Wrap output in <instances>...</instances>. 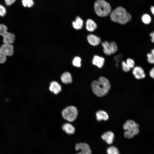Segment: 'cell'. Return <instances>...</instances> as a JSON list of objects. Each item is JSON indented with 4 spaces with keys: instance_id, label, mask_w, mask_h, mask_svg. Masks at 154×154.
Instances as JSON below:
<instances>
[{
    "instance_id": "1",
    "label": "cell",
    "mask_w": 154,
    "mask_h": 154,
    "mask_svg": "<svg viewBox=\"0 0 154 154\" xmlns=\"http://www.w3.org/2000/svg\"><path fill=\"white\" fill-rule=\"evenodd\" d=\"M91 86L94 94L99 97H103L107 94L111 87L109 80L103 76L99 77L98 80H93Z\"/></svg>"
},
{
    "instance_id": "2",
    "label": "cell",
    "mask_w": 154,
    "mask_h": 154,
    "mask_svg": "<svg viewBox=\"0 0 154 154\" xmlns=\"http://www.w3.org/2000/svg\"><path fill=\"white\" fill-rule=\"evenodd\" d=\"M110 16L112 21L123 25L129 22L132 18L131 15L122 7H117L112 10Z\"/></svg>"
},
{
    "instance_id": "3",
    "label": "cell",
    "mask_w": 154,
    "mask_h": 154,
    "mask_svg": "<svg viewBox=\"0 0 154 154\" xmlns=\"http://www.w3.org/2000/svg\"><path fill=\"white\" fill-rule=\"evenodd\" d=\"M123 128L125 131L124 136L129 139L133 138L139 132V124L132 120L126 121L123 125Z\"/></svg>"
},
{
    "instance_id": "4",
    "label": "cell",
    "mask_w": 154,
    "mask_h": 154,
    "mask_svg": "<svg viewBox=\"0 0 154 154\" xmlns=\"http://www.w3.org/2000/svg\"><path fill=\"white\" fill-rule=\"evenodd\" d=\"M94 8L97 15L100 17H106L111 12L110 5L104 0L96 1L94 3Z\"/></svg>"
},
{
    "instance_id": "5",
    "label": "cell",
    "mask_w": 154,
    "mask_h": 154,
    "mask_svg": "<svg viewBox=\"0 0 154 154\" xmlns=\"http://www.w3.org/2000/svg\"><path fill=\"white\" fill-rule=\"evenodd\" d=\"M78 114L77 109L73 106L66 107L63 110L62 113L64 119L70 122H72L76 119Z\"/></svg>"
},
{
    "instance_id": "6",
    "label": "cell",
    "mask_w": 154,
    "mask_h": 154,
    "mask_svg": "<svg viewBox=\"0 0 154 154\" xmlns=\"http://www.w3.org/2000/svg\"><path fill=\"white\" fill-rule=\"evenodd\" d=\"M7 27L3 24H0V35L3 37L4 43L12 44L15 40V36L14 34L7 31Z\"/></svg>"
},
{
    "instance_id": "7",
    "label": "cell",
    "mask_w": 154,
    "mask_h": 154,
    "mask_svg": "<svg viewBox=\"0 0 154 154\" xmlns=\"http://www.w3.org/2000/svg\"><path fill=\"white\" fill-rule=\"evenodd\" d=\"M101 45L104 53L107 56L114 54L118 50L117 45L114 41L109 42L105 40L101 43Z\"/></svg>"
},
{
    "instance_id": "8",
    "label": "cell",
    "mask_w": 154,
    "mask_h": 154,
    "mask_svg": "<svg viewBox=\"0 0 154 154\" xmlns=\"http://www.w3.org/2000/svg\"><path fill=\"white\" fill-rule=\"evenodd\" d=\"M76 151L80 152L76 154H91V151L89 146L85 143H77L75 146Z\"/></svg>"
},
{
    "instance_id": "9",
    "label": "cell",
    "mask_w": 154,
    "mask_h": 154,
    "mask_svg": "<svg viewBox=\"0 0 154 154\" xmlns=\"http://www.w3.org/2000/svg\"><path fill=\"white\" fill-rule=\"evenodd\" d=\"M105 59L103 57L97 55H94L92 59V64L99 68H102L105 62Z\"/></svg>"
},
{
    "instance_id": "10",
    "label": "cell",
    "mask_w": 154,
    "mask_h": 154,
    "mask_svg": "<svg viewBox=\"0 0 154 154\" xmlns=\"http://www.w3.org/2000/svg\"><path fill=\"white\" fill-rule=\"evenodd\" d=\"M132 73L137 79H141L145 77V74L144 70L139 66H135L133 68Z\"/></svg>"
},
{
    "instance_id": "11",
    "label": "cell",
    "mask_w": 154,
    "mask_h": 154,
    "mask_svg": "<svg viewBox=\"0 0 154 154\" xmlns=\"http://www.w3.org/2000/svg\"><path fill=\"white\" fill-rule=\"evenodd\" d=\"M87 39L89 43L93 46H97L101 43V38L93 34L88 35Z\"/></svg>"
},
{
    "instance_id": "12",
    "label": "cell",
    "mask_w": 154,
    "mask_h": 154,
    "mask_svg": "<svg viewBox=\"0 0 154 154\" xmlns=\"http://www.w3.org/2000/svg\"><path fill=\"white\" fill-rule=\"evenodd\" d=\"M0 49L7 55L11 56L14 53V47L12 44L4 43L0 47Z\"/></svg>"
},
{
    "instance_id": "13",
    "label": "cell",
    "mask_w": 154,
    "mask_h": 154,
    "mask_svg": "<svg viewBox=\"0 0 154 154\" xmlns=\"http://www.w3.org/2000/svg\"><path fill=\"white\" fill-rule=\"evenodd\" d=\"M49 89L51 92L57 94L61 91L62 88L58 82L54 81L51 82Z\"/></svg>"
},
{
    "instance_id": "14",
    "label": "cell",
    "mask_w": 154,
    "mask_h": 154,
    "mask_svg": "<svg viewBox=\"0 0 154 154\" xmlns=\"http://www.w3.org/2000/svg\"><path fill=\"white\" fill-rule=\"evenodd\" d=\"M114 134L111 131H108L104 133L102 136V139L109 144H112L114 140Z\"/></svg>"
},
{
    "instance_id": "15",
    "label": "cell",
    "mask_w": 154,
    "mask_h": 154,
    "mask_svg": "<svg viewBox=\"0 0 154 154\" xmlns=\"http://www.w3.org/2000/svg\"><path fill=\"white\" fill-rule=\"evenodd\" d=\"M96 119L98 121L102 120L107 121L109 118L108 115L105 111L100 110L98 111L96 114Z\"/></svg>"
},
{
    "instance_id": "16",
    "label": "cell",
    "mask_w": 154,
    "mask_h": 154,
    "mask_svg": "<svg viewBox=\"0 0 154 154\" xmlns=\"http://www.w3.org/2000/svg\"><path fill=\"white\" fill-rule=\"evenodd\" d=\"M62 130L66 133L71 135L74 134L75 131L74 127L69 123H65L62 125Z\"/></svg>"
},
{
    "instance_id": "17",
    "label": "cell",
    "mask_w": 154,
    "mask_h": 154,
    "mask_svg": "<svg viewBox=\"0 0 154 154\" xmlns=\"http://www.w3.org/2000/svg\"><path fill=\"white\" fill-rule=\"evenodd\" d=\"M97 27L96 23L92 19H88L86 22V28L89 32H92L95 31Z\"/></svg>"
},
{
    "instance_id": "18",
    "label": "cell",
    "mask_w": 154,
    "mask_h": 154,
    "mask_svg": "<svg viewBox=\"0 0 154 154\" xmlns=\"http://www.w3.org/2000/svg\"><path fill=\"white\" fill-rule=\"evenodd\" d=\"M61 80L64 84H67L72 82V78L70 74L68 72L63 73L61 76Z\"/></svg>"
},
{
    "instance_id": "19",
    "label": "cell",
    "mask_w": 154,
    "mask_h": 154,
    "mask_svg": "<svg viewBox=\"0 0 154 154\" xmlns=\"http://www.w3.org/2000/svg\"><path fill=\"white\" fill-rule=\"evenodd\" d=\"M83 20L79 17H77L76 20L72 23L73 27L77 30L81 29L83 27Z\"/></svg>"
},
{
    "instance_id": "20",
    "label": "cell",
    "mask_w": 154,
    "mask_h": 154,
    "mask_svg": "<svg viewBox=\"0 0 154 154\" xmlns=\"http://www.w3.org/2000/svg\"><path fill=\"white\" fill-rule=\"evenodd\" d=\"M142 22L145 25L150 24L152 21V19L150 15L147 13H145L142 15L141 18Z\"/></svg>"
},
{
    "instance_id": "21",
    "label": "cell",
    "mask_w": 154,
    "mask_h": 154,
    "mask_svg": "<svg viewBox=\"0 0 154 154\" xmlns=\"http://www.w3.org/2000/svg\"><path fill=\"white\" fill-rule=\"evenodd\" d=\"M147 60L151 64H154V49H152L150 53L147 54Z\"/></svg>"
},
{
    "instance_id": "22",
    "label": "cell",
    "mask_w": 154,
    "mask_h": 154,
    "mask_svg": "<svg viewBox=\"0 0 154 154\" xmlns=\"http://www.w3.org/2000/svg\"><path fill=\"white\" fill-rule=\"evenodd\" d=\"M81 59L78 56L75 57L72 61L73 65L75 66L80 67L81 65Z\"/></svg>"
},
{
    "instance_id": "23",
    "label": "cell",
    "mask_w": 154,
    "mask_h": 154,
    "mask_svg": "<svg viewBox=\"0 0 154 154\" xmlns=\"http://www.w3.org/2000/svg\"><path fill=\"white\" fill-rule=\"evenodd\" d=\"M107 152L108 154H119L118 149L113 146L109 147L107 150Z\"/></svg>"
},
{
    "instance_id": "24",
    "label": "cell",
    "mask_w": 154,
    "mask_h": 154,
    "mask_svg": "<svg viewBox=\"0 0 154 154\" xmlns=\"http://www.w3.org/2000/svg\"><path fill=\"white\" fill-rule=\"evenodd\" d=\"M22 3L23 5L25 7H30L34 4L33 0H22Z\"/></svg>"
},
{
    "instance_id": "25",
    "label": "cell",
    "mask_w": 154,
    "mask_h": 154,
    "mask_svg": "<svg viewBox=\"0 0 154 154\" xmlns=\"http://www.w3.org/2000/svg\"><path fill=\"white\" fill-rule=\"evenodd\" d=\"M121 64L122 69L124 72H128L130 71L131 68L128 66L125 61H122Z\"/></svg>"
},
{
    "instance_id": "26",
    "label": "cell",
    "mask_w": 154,
    "mask_h": 154,
    "mask_svg": "<svg viewBox=\"0 0 154 154\" xmlns=\"http://www.w3.org/2000/svg\"><path fill=\"white\" fill-rule=\"evenodd\" d=\"M122 58V55L121 54L117 55L114 57V60L115 61V66L116 67L118 68V63L121 60Z\"/></svg>"
},
{
    "instance_id": "27",
    "label": "cell",
    "mask_w": 154,
    "mask_h": 154,
    "mask_svg": "<svg viewBox=\"0 0 154 154\" xmlns=\"http://www.w3.org/2000/svg\"><path fill=\"white\" fill-rule=\"evenodd\" d=\"M125 62L131 69L135 67V62L132 59L130 58H127Z\"/></svg>"
},
{
    "instance_id": "28",
    "label": "cell",
    "mask_w": 154,
    "mask_h": 154,
    "mask_svg": "<svg viewBox=\"0 0 154 154\" xmlns=\"http://www.w3.org/2000/svg\"><path fill=\"white\" fill-rule=\"evenodd\" d=\"M7 55L0 49V63H3L6 60Z\"/></svg>"
},
{
    "instance_id": "29",
    "label": "cell",
    "mask_w": 154,
    "mask_h": 154,
    "mask_svg": "<svg viewBox=\"0 0 154 154\" xmlns=\"http://www.w3.org/2000/svg\"><path fill=\"white\" fill-rule=\"evenodd\" d=\"M6 13V10L5 8L3 6L0 4V16H4Z\"/></svg>"
},
{
    "instance_id": "30",
    "label": "cell",
    "mask_w": 154,
    "mask_h": 154,
    "mask_svg": "<svg viewBox=\"0 0 154 154\" xmlns=\"http://www.w3.org/2000/svg\"><path fill=\"white\" fill-rule=\"evenodd\" d=\"M16 0H5L6 5L7 6H10L13 4Z\"/></svg>"
},
{
    "instance_id": "31",
    "label": "cell",
    "mask_w": 154,
    "mask_h": 154,
    "mask_svg": "<svg viewBox=\"0 0 154 154\" xmlns=\"http://www.w3.org/2000/svg\"><path fill=\"white\" fill-rule=\"evenodd\" d=\"M149 74L150 77L154 79V67L150 70Z\"/></svg>"
},
{
    "instance_id": "32",
    "label": "cell",
    "mask_w": 154,
    "mask_h": 154,
    "mask_svg": "<svg viewBox=\"0 0 154 154\" xmlns=\"http://www.w3.org/2000/svg\"><path fill=\"white\" fill-rule=\"evenodd\" d=\"M150 35L151 37V41L153 42L154 43V31L153 32L150 33Z\"/></svg>"
},
{
    "instance_id": "33",
    "label": "cell",
    "mask_w": 154,
    "mask_h": 154,
    "mask_svg": "<svg viewBox=\"0 0 154 154\" xmlns=\"http://www.w3.org/2000/svg\"><path fill=\"white\" fill-rule=\"evenodd\" d=\"M150 11L151 13L154 16V5L150 7Z\"/></svg>"
}]
</instances>
